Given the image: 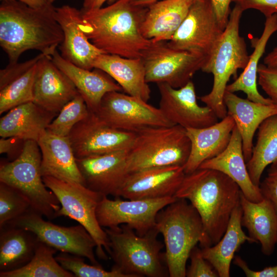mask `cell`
<instances>
[{"label": "cell", "instance_id": "obj_1", "mask_svg": "<svg viewBox=\"0 0 277 277\" xmlns=\"http://www.w3.org/2000/svg\"><path fill=\"white\" fill-rule=\"evenodd\" d=\"M147 7L117 0L105 7L82 12L79 25L89 41L104 53L141 58L152 43L141 33Z\"/></svg>", "mask_w": 277, "mask_h": 277}, {"label": "cell", "instance_id": "obj_2", "mask_svg": "<svg viewBox=\"0 0 277 277\" xmlns=\"http://www.w3.org/2000/svg\"><path fill=\"white\" fill-rule=\"evenodd\" d=\"M54 7L33 8L17 0L2 1L0 5V46L9 64L21 55L36 50L52 56L64 38L54 16Z\"/></svg>", "mask_w": 277, "mask_h": 277}, {"label": "cell", "instance_id": "obj_3", "mask_svg": "<svg viewBox=\"0 0 277 277\" xmlns=\"http://www.w3.org/2000/svg\"><path fill=\"white\" fill-rule=\"evenodd\" d=\"M238 185L219 171L199 168L186 174L174 195L188 200L202 219L212 245L225 233L231 214L240 205Z\"/></svg>", "mask_w": 277, "mask_h": 277}, {"label": "cell", "instance_id": "obj_4", "mask_svg": "<svg viewBox=\"0 0 277 277\" xmlns=\"http://www.w3.org/2000/svg\"><path fill=\"white\" fill-rule=\"evenodd\" d=\"M156 228L164 238L165 260L170 277L186 276V263L193 248L212 246L195 208L187 200L177 199L161 210Z\"/></svg>", "mask_w": 277, "mask_h": 277}, {"label": "cell", "instance_id": "obj_5", "mask_svg": "<svg viewBox=\"0 0 277 277\" xmlns=\"http://www.w3.org/2000/svg\"><path fill=\"white\" fill-rule=\"evenodd\" d=\"M243 12L235 5L215 48L201 69L213 75V82L210 92L199 99L220 119L227 115L224 97L228 83L231 76L238 77V70L244 69L250 58L245 39L240 34Z\"/></svg>", "mask_w": 277, "mask_h": 277}, {"label": "cell", "instance_id": "obj_6", "mask_svg": "<svg viewBox=\"0 0 277 277\" xmlns=\"http://www.w3.org/2000/svg\"><path fill=\"white\" fill-rule=\"evenodd\" d=\"M109 242L112 268L127 277H163L167 274L161 262L163 247L155 229L143 236L125 224L105 229Z\"/></svg>", "mask_w": 277, "mask_h": 277}, {"label": "cell", "instance_id": "obj_7", "mask_svg": "<svg viewBox=\"0 0 277 277\" xmlns=\"http://www.w3.org/2000/svg\"><path fill=\"white\" fill-rule=\"evenodd\" d=\"M135 133L128 150L127 168L129 173L186 163L191 143L185 128L179 125L148 127Z\"/></svg>", "mask_w": 277, "mask_h": 277}, {"label": "cell", "instance_id": "obj_8", "mask_svg": "<svg viewBox=\"0 0 277 277\" xmlns=\"http://www.w3.org/2000/svg\"><path fill=\"white\" fill-rule=\"evenodd\" d=\"M41 162L42 153L37 142L25 141L22 151L16 159L1 161L0 182L17 189L29 200L31 209L52 220L56 218L61 205L43 182Z\"/></svg>", "mask_w": 277, "mask_h": 277}, {"label": "cell", "instance_id": "obj_9", "mask_svg": "<svg viewBox=\"0 0 277 277\" xmlns=\"http://www.w3.org/2000/svg\"><path fill=\"white\" fill-rule=\"evenodd\" d=\"M43 180L60 203L61 208L56 213V218L67 216L82 225L95 242L97 256L107 260L108 256L104 250L110 254L109 240L96 214L97 205L104 195L78 183L51 176H43Z\"/></svg>", "mask_w": 277, "mask_h": 277}, {"label": "cell", "instance_id": "obj_10", "mask_svg": "<svg viewBox=\"0 0 277 277\" xmlns=\"http://www.w3.org/2000/svg\"><path fill=\"white\" fill-rule=\"evenodd\" d=\"M141 58L148 83H165L174 88H181L191 81L207 60L200 54L174 49L167 41L152 42Z\"/></svg>", "mask_w": 277, "mask_h": 277}, {"label": "cell", "instance_id": "obj_11", "mask_svg": "<svg viewBox=\"0 0 277 277\" xmlns=\"http://www.w3.org/2000/svg\"><path fill=\"white\" fill-rule=\"evenodd\" d=\"M5 225L29 231L39 241L57 251L87 258L92 264L100 266L94 251L95 242L80 224L70 227L57 225L45 220L42 215L30 209Z\"/></svg>", "mask_w": 277, "mask_h": 277}, {"label": "cell", "instance_id": "obj_12", "mask_svg": "<svg viewBox=\"0 0 277 277\" xmlns=\"http://www.w3.org/2000/svg\"><path fill=\"white\" fill-rule=\"evenodd\" d=\"M95 113L112 127L133 132L148 127L174 125L159 108L121 91L107 93Z\"/></svg>", "mask_w": 277, "mask_h": 277}, {"label": "cell", "instance_id": "obj_13", "mask_svg": "<svg viewBox=\"0 0 277 277\" xmlns=\"http://www.w3.org/2000/svg\"><path fill=\"white\" fill-rule=\"evenodd\" d=\"M223 31L211 1L196 0L181 26L167 43L174 49L200 54L207 59Z\"/></svg>", "mask_w": 277, "mask_h": 277}, {"label": "cell", "instance_id": "obj_14", "mask_svg": "<svg viewBox=\"0 0 277 277\" xmlns=\"http://www.w3.org/2000/svg\"><path fill=\"white\" fill-rule=\"evenodd\" d=\"M178 199L174 196L159 199L122 200L109 199L104 195L96 211L102 227L113 228L125 224L136 233L143 236L156 228L158 213Z\"/></svg>", "mask_w": 277, "mask_h": 277}, {"label": "cell", "instance_id": "obj_15", "mask_svg": "<svg viewBox=\"0 0 277 277\" xmlns=\"http://www.w3.org/2000/svg\"><path fill=\"white\" fill-rule=\"evenodd\" d=\"M135 136V132L112 127L89 111L87 117L74 126L68 137L76 158L81 159L129 150Z\"/></svg>", "mask_w": 277, "mask_h": 277}, {"label": "cell", "instance_id": "obj_16", "mask_svg": "<svg viewBox=\"0 0 277 277\" xmlns=\"http://www.w3.org/2000/svg\"><path fill=\"white\" fill-rule=\"evenodd\" d=\"M157 85L161 96L159 108L173 125L185 129L201 128L218 122V117L211 108L197 104L192 81L179 88L165 83Z\"/></svg>", "mask_w": 277, "mask_h": 277}, {"label": "cell", "instance_id": "obj_17", "mask_svg": "<svg viewBox=\"0 0 277 277\" xmlns=\"http://www.w3.org/2000/svg\"><path fill=\"white\" fill-rule=\"evenodd\" d=\"M128 150L76 158L85 186L103 195L119 197L120 190L129 174Z\"/></svg>", "mask_w": 277, "mask_h": 277}, {"label": "cell", "instance_id": "obj_18", "mask_svg": "<svg viewBox=\"0 0 277 277\" xmlns=\"http://www.w3.org/2000/svg\"><path fill=\"white\" fill-rule=\"evenodd\" d=\"M185 174L182 166L155 167L129 173L118 197L137 200L174 196Z\"/></svg>", "mask_w": 277, "mask_h": 277}, {"label": "cell", "instance_id": "obj_19", "mask_svg": "<svg viewBox=\"0 0 277 277\" xmlns=\"http://www.w3.org/2000/svg\"><path fill=\"white\" fill-rule=\"evenodd\" d=\"M79 92L70 78L54 64L51 55L38 61L33 102L45 110L59 113Z\"/></svg>", "mask_w": 277, "mask_h": 277}, {"label": "cell", "instance_id": "obj_20", "mask_svg": "<svg viewBox=\"0 0 277 277\" xmlns=\"http://www.w3.org/2000/svg\"><path fill=\"white\" fill-rule=\"evenodd\" d=\"M54 16L63 32L61 56L79 67L91 70L96 57L105 53L93 45L81 29V10L63 5L54 8Z\"/></svg>", "mask_w": 277, "mask_h": 277}, {"label": "cell", "instance_id": "obj_21", "mask_svg": "<svg viewBox=\"0 0 277 277\" xmlns=\"http://www.w3.org/2000/svg\"><path fill=\"white\" fill-rule=\"evenodd\" d=\"M37 143L42 153L43 176L85 185L68 136L57 135L46 130L42 133Z\"/></svg>", "mask_w": 277, "mask_h": 277}, {"label": "cell", "instance_id": "obj_22", "mask_svg": "<svg viewBox=\"0 0 277 277\" xmlns=\"http://www.w3.org/2000/svg\"><path fill=\"white\" fill-rule=\"evenodd\" d=\"M235 123L227 114L220 122L201 128H187L191 143L188 159L183 168L185 174L197 170L205 161L221 153L227 147Z\"/></svg>", "mask_w": 277, "mask_h": 277}, {"label": "cell", "instance_id": "obj_23", "mask_svg": "<svg viewBox=\"0 0 277 277\" xmlns=\"http://www.w3.org/2000/svg\"><path fill=\"white\" fill-rule=\"evenodd\" d=\"M224 101L227 114L233 119L241 136L243 154L247 162L252 154L256 131L264 120L277 114V105L254 102L228 91L225 92Z\"/></svg>", "mask_w": 277, "mask_h": 277}, {"label": "cell", "instance_id": "obj_24", "mask_svg": "<svg viewBox=\"0 0 277 277\" xmlns=\"http://www.w3.org/2000/svg\"><path fill=\"white\" fill-rule=\"evenodd\" d=\"M199 168L214 169L227 175L238 185L243 194L250 201L259 202L264 199L260 187L250 179L241 136L235 126L226 148L217 156L204 162Z\"/></svg>", "mask_w": 277, "mask_h": 277}, {"label": "cell", "instance_id": "obj_25", "mask_svg": "<svg viewBox=\"0 0 277 277\" xmlns=\"http://www.w3.org/2000/svg\"><path fill=\"white\" fill-rule=\"evenodd\" d=\"M51 56L56 66L73 83L91 112L97 111L107 93L123 90L113 78L101 70L91 71L79 67L65 60L57 50Z\"/></svg>", "mask_w": 277, "mask_h": 277}, {"label": "cell", "instance_id": "obj_26", "mask_svg": "<svg viewBox=\"0 0 277 277\" xmlns=\"http://www.w3.org/2000/svg\"><path fill=\"white\" fill-rule=\"evenodd\" d=\"M196 0H160L147 7L141 27L143 36L152 42L169 41Z\"/></svg>", "mask_w": 277, "mask_h": 277}, {"label": "cell", "instance_id": "obj_27", "mask_svg": "<svg viewBox=\"0 0 277 277\" xmlns=\"http://www.w3.org/2000/svg\"><path fill=\"white\" fill-rule=\"evenodd\" d=\"M93 67L110 76L126 94L146 102L150 99L151 90L146 81L145 67L141 58H129L102 53L96 57Z\"/></svg>", "mask_w": 277, "mask_h": 277}, {"label": "cell", "instance_id": "obj_28", "mask_svg": "<svg viewBox=\"0 0 277 277\" xmlns=\"http://www.w3.org/2000/svg\"><path fill=\"white\" fill-rule=\"evenodd\" d=\"M7 112L0 119L1 137H16L36 142L58 114L33 102L23 104Z\"/></svg>", "mask_w": 277, "mask_h": 277}, {"label": "cell", "instance_id": "obj_29", "mask_svg": "<svg viewBox=\"0 0 277 277\" xmlns=\"http://www.w3.org/2000/svg\"><path fill=\"white\" fill-rule=\"evenodd\" d=\"M241 224L249 236L261 245L262 253L271 255L277 240V214L271 203L264 198L259 202L249 201L241 192Z\"/></svg>", "mask_w": 277, "mask_h": 277}, {"label": "cell", "instance_id": "obj_30", "mask_svg": "<svg viewBox=\"0 0 277 277\" xmlns=\"http://www.w3.org/2000/svg\"><path fill=\"white\" fill-rule=\"evenodd\" d=\"M242 211L241 205L233 211L226 230L214 246L202 248V254L217 272L219 277H229L230 268L234 253L241 245L256 242L245 234L242 228Z\"/></svg>", "mask_w": 277, "mask_h": 277}, {"label": "cell", "instance_id": "obj_31", "mask_svg": "<svg viewBox=\"0 0 277 277\" xmlns=\"http://www.w3.org/2000/svg\"><path fill=\"white\" fill-rule=\"evenodd\" d=\"M276 31L277 14L266 17L260 37L251 39L254 49L250 55L247 66L234 81L228 84L226 91L233 93L242 91L246 94L247 98L251 101L264 104H273L270 99L264 97L258 91V70L259 61L265 51L268 42Z\"/></svg>", "mask_w": 277, "mask_h": 277}, {"label": "cell", "instance_id": "obj_32", "mask_svg": "<svg viewBox=\"0 0 277 277\" xmlns=\"http://www.w3.org/2000/svg\"><path fill=\"white\" fill-rule=\"evenodd\" d=\"M38 240L31 232L5 225L0 228V271L27 264L34 255Z\"/></svg>", "mask_w": 277, "mask_h": 277}, {"label": "cell", "instance_id": "obj_33", "mask_svg": "<svg viewBox=\"0 0 277 277\" xmlns=\"http://www.w3.org/2000/svg\"><path fill=\"white\" fill-rule=\"evenodd\" d=\"M258 130L256 142L246 165L251 181L259 187L265 168L269 165L271 168L277 166V114L264 120Z\"/></svg>", "mask_w": 277, "mask_h": 277}, {"label": "cell", "instance_id": "obj_34", "mask_svg": "<svg viewBox=\"0 0 277 277\" xmlns=\"http://www.w3.org/2000/svg\"><path fill=\"white\" fill-rule=\"evenodd\" d=\"M57 251L38 241L31 260L23 267L9 271H0V277H74L56 261Z\"/></svg>", "mask_w": 277, "mask_h": 277}, {"label": "cell", "instance_id": "obj_35", "mask_svg": "<svg viewBox=\"0 0 277 277\" xmlns=\"http://www.w3.org/2000/svg\"><path fill=\"white\" fill-rule=\"evenodd\" d=\"M37 62L26 72L0 89L1 114L23 104L33 102Z\"/></svg>", "mask_w": 277, "mask_h": 277}, {"label": "cell", "instance_id": "obj_36", "mask_svg": "<svg viewBox=\"0 0 277 277\" xmlns=\"http://www.w3.org/2000/svg\"><path fill=\"white\" fill-rule=\"evenodd\" d=\"M89 110L78 93L65 104L48 125L47 130L61 136H68L71 130L88 115Z\"/></svg>", "mask_w": 277, "mask_h": 277}, {"label": "cell", "instance_id": "obj_37", "mask_svg": "<svg viewBox=\"0 0 277 277\" xmlns=\"http://www.w3.org/2000/svg\"><path fill=\"white\" fill-rule=\"evenodd\" d=\"M31 209L29 200L19 191L0 182V228Z\"/></svg>", "mask_w": 277, "mask_h": 277}, {"label": "cell", "instance_id": "obj_38", "mask_svg": "<svg viewBox=\"0 0 277 277\" xmlns=\"http://www.w3.org/2000/svg\"><path fill=\"white\" fill-rule=\"evenodd\" d=\"M58 263L76 277H127L119 270L113 268L110 271L101 266L89 265L83 257L68 253L61 252L55 256Z\"/></svg>", "mask_w": 277, "mask_h": 277}, {"label": "cell", "instance_id": "obj_39", "mask_svg": "<svg viewBox=\"0 0 277 277\" xmlns=\"http://www.w3.org/2000/svg\"><path fill=\"white\" fill-rule=\"evenodd\" d=\"M258 84L273 103L277 105V66L260 64L258 70Z\"/></svg>", "mask_w": 277, "mask_h": 277}, {"label": "cell", "instance_id": "obj_40", "mask_svg": "<svg viewBox=\"0 0 277 277\" xmlns=\"http://www.w3.org/2000/svg\"><path fill=\"white\" fill-rule=\"evenodd\" d=\"M189 258L191 263L186 271L188 277H219L212 265L203 256L201 249L196 246L192 250Z\"/></svg>", "mask_w": 277, "mask_h": 277}, {"label": "cell", "instance_id": "obj_41", "mask_svg": "<svg viewBox=\"0 0 277 277\" xmlns=\"http://www.w3.org/2000/svg\"><path fill=\"white\" fill-rule=\"evenodd\" d=\"M45 54L40 53L35 57L22 63L9 64L0 70V89L19 76L34 65Z\"/></svg>", "mask_w": 277, "mask_h": 277}, {"label": "cell", "instance_id": "obj_42", "mask_svg": "<svg viewBox=\"0 0 277 277\" xmlns=\"http://www.w3.org/2000/svg\"><path fill=\"white\" fill-rule=\"evenodd\" d=\"M243 11L254 9L266 17L277 14V0H232Z\"/></svg>", "mask_w": 277, "mask_h": 277}, {"label": "cell", "instance_id": "obj_43", "mask_svg": "<svg viewBox=\"0 0 277 277\" xmlns=\"http://www.w3.org/2000/svg\"><path fill=\"white\" fill-rule=\"evenodd\" d=\"M264 198L272 204L277 214V169H270L259 186Z\"/></svg>", "mask_w": 277, "mask_h": 277}, {"label": "cell", "instance_id": "obj_44", "mask_svg": "<svg viewBox=\"0 0 277 277\" xmlns=\"http://www.w3.org/2000/svg\"><path fill=\"white\" fill-rule=\"evenodd\" d=\"M25 140L16 137H1L0 153L7 155L10 161L16 159L21 153Z\"/></svg>", "mask_w": 277, "mask_h": 277}, {"label": "cell", "instance_id": "obj_45", "mask_svg": "<svg viewBox=\"0 0 277 277\" xmlns=\"http://www.w3.org/2000/svg\"><path fill=\"white\" fill-rule=\"evenodd\" d=\"M233 263L240 267L247 277H277V265L266 267L259 271L251 270L240 256L233 258Z\"/></svg>", "mask_w": 277, "mask_h": 277}, {"label": "cell", "instance_id": "obj_46", "mask_svg": "<svg viewBox=\"0 0 277 277\" xmlns=\"http://www.w3.org/2000/svg\"><path fill=\"white\" fill-rule=\"evenodd\" d=\"M219 23L223 29H225L231 12L230 4L232 0H211Z\"/></svg>", "mask_w": 277, "mask_h": 277}, {"label": "cell", "instance_id": "obj_47", "mask_svg": "<svg viewBox=\"0 0 277 277\" xmlns=\"http://www.w3.org/2000/svg\"><path fill=\"white\" fill-rule=\"evenodd\" d=\"M117 0H84L82 11H86L92 10L102 8L103 4L108 2L111 4Z\"/></svg>", "mask_w": 277, "mask_h": 277}, {"label": "cell", "instance_id": "obj_48", "mask_svg": "<svg viewBox=\"0 0 277 277\" xmlns=\"http://www.w3.org/2000/svg\"><path fill=\"white\" fill-rule=\"evenodd\" d=\"M33 8H43L52 4L48 0H17Z\"/></svg>", "mask_w": 277, "mask_h": 277}, {"label": "cell", "instance_id": "obj_49", "mask_svg": "<svg viewBox=\"0 0 277 277\" xmlns=\"http://www.w3.org/2000/svg\"><path fill=\"white\" fill-rule=\"evenodd\" d=\"M264 64L268 66H277V46L264 57Z\"/></svg>", "mask_w": 277, "mask_h": 277}, {"label": "cell", "instance_id": "obj_50", "mask_svg": "<svg viewBox=\"0 0 277 277\" xmlns=\"http://www.w3.org/2000/svg\"><path fill=\"white\" fill-rule=\"evenodd\" d=\"M159 1L160 0H131V2L135 5L146 7Z\"/></svg>", "mask_w": 277, "mask_h": 277}, {"label": "cell", "instance_id": "obj_51", "mask_svg": "<svg viewBox=\"0 0 277 277\" xmlns=\"http://www.w3.org/2000/svg\"><path fill=\"white\" fill-rule=\"evenodd\" d=\"M48 1L50 3L52 4L55 0H48Z\"/></svg>", "mask_w": 277, "mask_h": 277}, {"label": "cell", "instance_id": "obj_52", "mask_svg": "<svg viewBox=\"0 0 277 277\" xmlns=\"http://www.w3.org/2000/svg\"><path fill=\"white\" fill-rule=\"evenodd\" d=\"M1 1H11V0H1Z\"/></svg>", "mask_w": 277, "mask_h": 277}, {"label": "cell", "instance_id": "obj_53", "mask_svg": "<svg viewBox=\"0 0 277 277\" xmlns=\"http://www.w3.org/2000/svg\"><path fill=\"white\" fill-rule=\"evenodd\" d=\"M271 169H277V166L274 168H271Z\"/></svg>", "mask_w": 277, "mask_h": 277}, {"label": "cell", "instance_id": "obj_54", "mask_svg": "<svg viewBox=\"0 0 277 277\" xmlns=\"http://www.w3.org/2000/svg\"><path fill=\"white\" fill-rule=\"evenodd\" d=\"M276 244H277V240H276Z\"/></svg>", "mask_w": 277, "mask_h": 277}]
</instances>
